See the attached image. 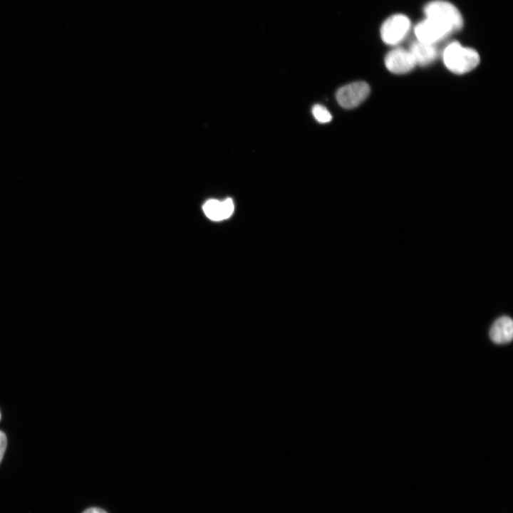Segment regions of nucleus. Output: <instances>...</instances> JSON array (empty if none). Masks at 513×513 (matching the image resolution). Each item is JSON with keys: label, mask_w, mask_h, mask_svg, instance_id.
I'll return each instance as SVG.
<instances>
[{"label": "nucleus", "mask_w": 513, "mask_h": 513, "mask_svg": "<svg viewBox=\"0 0 513 513\" xmlns=\"http://www.w3.org/2000/svg\"><path fill=\"white\" fill-rule=\"evenodd\" d=\"M442 60L450 71L456 74H464L477 66L480 56L475 49L452 41L445 48Z\"/></svg>", "instance_id": "f257e3e1"}, {"label": "nucleus", "mask_w": 513, "mask_h": 513, "mask_svg": "<svg viewBox=\"0 0 513 513\" xmlns=\"http://www.w3.org/2000/svg\"><path fill=\"white\" fill-rule=\"evenodd\" d=\"M83 513H107V512L101 508L90 507L86 509Z\"/></svg>", "instance_id": "f8f14e48"}, {"label": "nucleus", "mask_w": 513, "mask_h": 513, "mask_svg": "<svg viewBox=\"0 0 513 513\" xmlns=\"http://www.w3.org/2000/svg\"><path fill=\"white\" fill-rule=\"evenodd\" d=\"M202 209L208 218L214 221H220L229 218L232 214L234 206L230 198L222 202L209 200L204 204Z\"/></svg>", "instance_id": "0eeeda50"}, {"label": "nucleus", "mask_w": 513, "mask_h": 513, "mask_svg": "<svg viewBox=\"0 0 513 513\" xmlns=\"http://www.w3.org/2000/svg\"><path fill=\"white\" fill-rule=\"evenodd\" d=\"M425 17L433 19L448 28L452 33L460 31L463 26V19L455 6L445 0H435L424 8Z\"/></svg>", "instance_id": "f03ea898"}, {"label": "nucleus", "mask_w": 513, "mask_h": 513, "mask_svg": "<svg viewBox=\"0 0 513 513\" xmlns=\"http://www.w3.org/2000/svg\"><path fill=\"white\" fill-rule=\"evenodd\" d=\"M7 445L6 436L4 432L0 430V463L3 459Z\"/></svg>", "instance_id": "9b49d317"}, {"label": "nucleus", "mask_w": 513, "mask_h": 513, "mask_svg": "<svg viewBox=\"0 0 513 513\" xmlns=\"http://www.w3.org/2000/svg\"><path fill=\"white\" fill-rule=\"evenodd\" d=\"M370 93V86L364 81H356L340 88L336 93L338 104L346 109L354 108L363 102Z\"/></svg>", "instance_id": "20e7f679"}, {"label": "nucleus", "mask_w": 513, "mask_h": 513, "mask_svg": "<svg viewBox=\"0 0 513 513\" xmlns=\"http://www.w3.org/2000/svg\"><path fill=\"white\" fill-rule=\"evenodd\" d=\"M0 420H1V412H0Z\"/></svg>", "instance_id": "ddd939ff"}, {"label": "nucleus", "mask_w": 513, "mask_h": 513, "mask_svg": "<svg viewBox=\"0 0 513 513\" xmlns=\"http://www.w3.org/2000/svg\"><path fill=\"white\" fill-rule=\"evenodd\" d=\"M410 21L404 14H394L388 17L382 24L380 36L388 45H396L401 42L408 33Z\"/></svg>", "instance_id": "7ed1b4c3"}, {"label": "nucleus", "mask_w": 513, "mask_h": 513, "mask_svg": "<svg viewBox=\"0 0 513 513\" xmlns=\"http://www.w3.org/2000/svg\"><path fill=\"white\" fill-rule=\"evenodd\" d=\"M312 113L315 119L321 123H328L332 119V115L327 108L319 104L313 107Z\"/></svg>", "instance_id": "9d476101"}, {"label": "nucleus", "mask_w": 513, "mask_h": 513, "mask_svg": "<svg viewBox=\"0 0 513 513\" xmlns=\"http://www.w3.org/2000/svg\"><path fill=\"white\" fill-rule=\"evenodd\" d=\"M414 31L418 41L433 45L452 34L448 28L427 17L415 26Z\"/></svg>", "instance_id": "39448f33"}, {"label": "nucleus", "mask_w": 513, "mask_h": 513, "mask_svg": "<svg viewBox=\"0 0 513 513\" xmlns=\"http://www.w3.org/2000/svg\"><path fill=\"white\" fill-rule=\"evenodd\" d=\"M386 68L393 73L405 74L416 66L409 50L396 48L387 53L384 59Z\"/></svg>", "instance_id": "423d86ee"}, {"label": "nucleus", "mask_w": 513, "mask_h": 513, "mask_svg": "<svg viewBox=\"0 0 513 513\" xmlns=\"http://www.w3.org/2000/svg\"><path fill=\"white\" fill-rule=\"evenodd\" d=\"M491 340L497 344L509 343L513 338V321L507 316L494 321L489 330Z\"/></svg>", "instance_id": "6e6552de"}, {"label": "nucleus", "mask_w": 513, "mask_h": 513, "mask_svg": "<svg viewBox=\"0 0 513 513\" xmlns=\"http://www.w3.org/2000/svg\"><path fill=\"white\" fill-rule=\"evenodd\" d=\"M408 50L415 64L423 66L432 63L437 56V51L435 45L418 40L411 44Z\"/></svg>", "instance_id": "1a4fd4ad"}]
</instances>
